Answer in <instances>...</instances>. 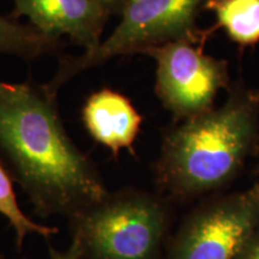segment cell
Segmentation results:
<instances>
[{
	"label": "cell",
	"mask_w": 259,
	"mask_h": 259,
	"mask_svg": "<svg viewBox=\"0 0 259 259\" xmlns=\"http://www.w3.org/2000/svg\"><path fill=\"white\" fill-rule=\"evenodd\" d=\"M0 154L41 216L71 220L106 199L88 157L61 121L45 85L0 80Z\"/></svg>",
	"instance_id": "cell-1"
},
{
	"label": "cell",
	"mask_w": 259,
	"mask_h": 259,
	"mask_svg": "<svg viewBox=\"0 0 259 259\" xmlns=\"http://www.w3.org/2000/svg\"><path fill=\"white\" fill-rule=\"evenodd\" d=\"M258 97L236 93L225 106L187 119L163 144L161 173L187 191L211 189L228 180L257 135Z\"/></svg>",
	"instance_id": "cell-2"
},
{
	"label": "cell",
	"mask_w": 259,
	"mask_h": 259,
	"mask_svg": "<svg viewBox=\"0 0 259 259\" xmlns=\"http://www.w3.org/2000/svg\"><path fill=\"white\" fill-rule=\"evenodd\" d=\"M208 0H128L114 31L95 50L60 60L47 88L58 94L61 87L83 71L115 57L142 54L168 42L200 40L196 21Z\"/></svg>",
	"instance_id": "cell-3"
},
{
	"label": "cell",
	"mask_w": 259,
	"mask_h": 259,
	"mask_svg": "<svg viewBox=\"0 0 259 259\" xmlns=\"http://www.w3.org/2000/svg\"><path fill=\"white\" fill-rule=\"evenodd\" d=\"M83 257L151 259L163 232V212L144 197H122L96 204L71 220Z\"/></svg>",
	"instance_id": "cell-4"
},
{
	"label": "cell",
	"mask_w": 259,
	"mask_h": 259,
	"mask_svg": "<svg viewBox=\"0 0 259 259\" xmlns=\"http://www.w3.org/2000/svg\"><path fill=\"white\" fill-rule=\"evenodd\" d=\"M199 40L184 38L149 48L142 54L157 64L156 94L169 111L191 118L210 109L228 83L226 61L203 53Z\"/></svg>",
	"instance_id": "cell-5"
},
{
	"label": "cell",
	"mask_w": 259,
	"mask_h": 259,
	"mask_svg": "<svg viewBox=\"0 0 259 259\" xmlns=\"http://www.w3.org/2000/svg\"><path fill=\"white\" fill-rule=\"evenodd\" d=\"M259 223V191L213 205L191 222L173 259H238Z\"/></svg>",
	"instance_id": "cell-6"
},
{
	"label": "cell",
	"mask_w": 259,
	"mask_h": 259,
	"mask_svg": "<svg viewBox=\"0 0 259 259\" xmlns=\"http://www.w3.org/2000/svg\"><path fill=\"white\" fill-rule=\"evenodd\" d=\"M17 16H27L42 34L57 40L67 36L90 52L102 41L109 15L94 0H12Z\"/></svg>",
	"instance_id": "cell-7"
},
{
	"label": "cell",
	"mask_w": 259,
	"mask_h": 259,
	"mask_svg": "<svg viewBox=\"0 0 259 259\" xmlns=\"http://www.w3.org/2000/svg\"><path fill=\"white\" fill-rule=\"evenodd\" d=\"M82 118L94 141L114 155L132 147L142 124V116L127 97L111 89L93 93L84 103Z\"/></svg>",
	"instance_id": "cell-8"
},
{
	"label": "cell",
	"mask_w": 259,
	"mask_h": 259,
	"mask_svg": "<svg viewBox=\"0 0 259 259\" xmlns=\"http://www.w3.org/2000/svg\"><path fill=\"white\" fill-rule=\"evenodd\" d=\"M204 9L215 14L216 27L241 46L259 41V0H208Z\"/></svg>",
	"instance_id": "cell-9"
},
{
	"label": "cell",
	"mask_w": 259,
	"mask_h": 259,
	"mask_svg": "<svg viewBox=\"0 0 259 259\" xmlns=\"http://www.w3.org/2000/svg\"><path fill=\"white\" fill-rule=\"evenodd\" d=\"M60 40L42 34L32 25L0 16V54L32 60L59 50Z\"/></svg>",
	"instance_id": "cell-10"
},
{
	"label": "cell",
	"mask_w": 259,
	"mask_h": 259,
	"mask_svg": "<svg viewBox=\"0 0 259 259\" xmlns=\"http://www.w3.org/2000/svg\"><path fill=\"white\" fill-rule=\"evenodd\" d=\"M11 177L12 174L0 161V213L15 229L16 242L18 247H21L28 234H37L45 238L57 234L58 228L56 227L38 225L22 211L16 198Z\"/></svg>",
	"instance_id": "cell-11"
},
{
	"label": "cell",
	"mask_w": 259,
	"mask_h": 259,
	"mask_svg": "<svg viewBox=\"0 0 259 259\" xmlns=\"http://www.w3.org/2000/svg\"><path fill=\"white\" fill-rule=\"evenodd\" d=\"M51 259H83V250L78 239L73 236L72 244L64 252L51 248Z\"/></svg>",
	"instance_id": "cell-12"
},
{
	"label": "cell",
	"mask_w": 259,
	"mask_h": 259,
	"mask_svg": "<svg viewBox=\"0 0 259 259\" xmlns=\"http://www.w3.org/2000/svg\"><path fill=\"white\" fill-rule=\"evenodd\" d=\"M238 259H259V233L252 236Z\"/></svg>",
	"instance_id": "cell-13"
},
{
	"label": "cell",
	"mask_w": 259,
	"mask_h": 259,
	"mask_svg": "<svg viewBox=\"0 0 259 259\" xmlns=\"http://www.w3.org/2000/svg\"><path fill=\"white\" fill-rule=\"evenodd\" d=\"M94 2L105 9L109 15H113L121 14L128 0H94Z\"/></svg>",
	"instance_id": "cell-14"
},
{
	"label": "cell",
	"mask_w": 259,
	"mask_h": 259,
	"mask_svg": "<svg viewBox=\"0 0 259 259\" xmlns=\"http://www.w3.org/2000/svg\"><path fill=\"white\" fill-rule=\"evenodd\" d=\"M0 259H5V258H3V257H0Z\"/></svg>",
	"instance_id": "cell-15"
}]
</instances>
